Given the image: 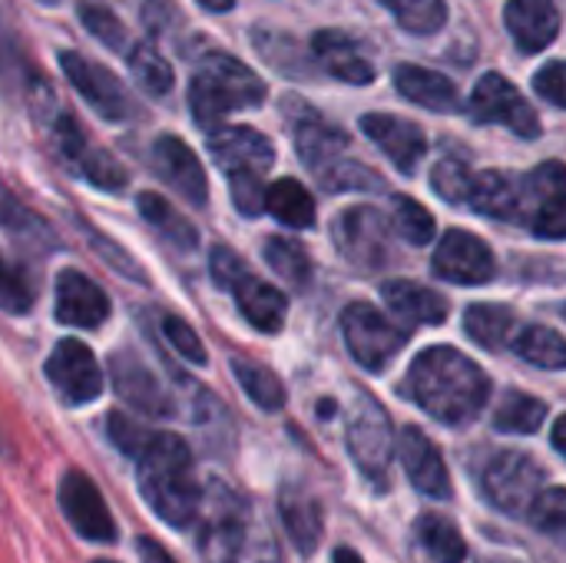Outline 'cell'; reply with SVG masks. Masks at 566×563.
I'll use <instances>...</instances> for the list:
<instances>
[{
    "instance_id": "obj_14",
    "label": "cell",
    "mask_w": 566,
    "mask_h": 563,
    "mask_svg": "<svg viewBox=\"0 0 566 563\" xmlns=\"http://www.w3.org/2000/svg\"><path fill=\"white\" fill-rule=\"evenodd\" d=\"M106 368H109V382H113V392L119 395V402H126L129 408H136L146 418H172L176 415V405H172L166 385L136 352H126V348L116 352Z\"/></svg>"
},
{
    "instance_id": "obj_8",
    "label": "cell",
    "mask_w": 566,
    "mask_h": 563,
    "mask_svg": "<svg viewBox=\"0 0 566 563\" xmlns=\"http://www.w3.org/2000/svg\"><path fill=\"white\" fill-rule=\"evenodd\" d=\"M342 335L352 352V358L365 372H381L391 365V358L405 348L408 332L398 329L391 319H385L375 305L368 302H352L342 312Z\"/></svg>"
},
{
    "instance_id": "obj_44",
    "label": "cell",
    "mask_w": 566,
    "mask_h": 563,
    "mask_svg": "<svg viewBox=\"0 0 566 563\" xmlns=\"http://www.w3.org/2000/svg\"><path fill=\"white\" fill-rule=\"evenodd\" d=\"M159 332H163L166 345H169L179 358H186L189 365H199V368H202V365L209 362L202 338H199V335H196V329H192L189 322H182L179 315H163Z\"/></svg>"
},
{
    "instance_id": "obj_40",
    "label": "cell",
    "mask_w": 566,
    "mask_h": 563,
    "mask_svg": "<svg viewBox=\"0 0 566 563\" xmlns=\"http://www.w3.org/2000/svg\"><path fill=\"white\" fill-rule=\"evenodd\" d=\"M318 183L328 192H378V189H385V179L371 166H365L358 159H348V156L342 163H335L332 169H325L318 176Z\"/></svg>"
},
{
    "instance_id": "obj_3",
    "label": "cell",
    "mask_w": 566,
    "mask_h": 563,
    "mask_svg": "<svg viewBox=\"0 0 566 563\" xmlns=\"http://www.w3.org/2000/svg\"><path fill=\"white\" fill-rule=\"evenodd\" d=\"M30 110L40 123V129L46 133L53 153L76 173L83 176L90 186L96 189H109V192H119L126 186V169L99 146H93V139L86 136V129L76 123V116L56 100V93L36 80L33 83V93H30Z\"/></svg>"
},
{
    "instance_id": "obj_38",
    "label": "cell",
    "mask_w": 566,
    "mask_h": 563,
    "mask_svg": "<svg viewBox=\"0 0 566 563\" xmlns=\"http://www.w3.org/2000/svg\"><path fill=\"white\" fill-rule=\"evenodd\" d=\"M388 7L401 30L415 37H431L448 23V3L444 0H378Z\"/></svg>"
},
{
    "instance_id": "obj_2",
    "label": "cell",
    "mask_w": 566,
    "mask_h": 563,
    "mask_svg": "<svg viewBox=\"0 0 566 563\" xmlns=\"http://www.w3.org/2000/svg\"><path fill=\"white\" fill-rule=\"evenodd\" d=\"M136 481L146 508L163 524L182 531L199 521L202 484L196 481L192 451L179 435L172 431L149 435L146 448L136 458Z\"/></svg>"
},
{
    "instance_id": "obj_15",
    "label": "cell",
    "mask_w": 566,
    "mask_h": 563,
    "mask_svg": "<svg viewBox=\"0 0 566 563\" xmlns=\"http://www.w3.org/2000/svg\"><path fill=\"white\" fill-rule=\"evenodd\" d=\"M60 511L70 528L90 544H113L116 521L99 494V488L83 471H66L60 481Z\"/></svg>"
},
{
    "instance_id": "obj_54",
    "label": "cell",
    "mask_w": 566,
    "mask_h": 563,
    "mask_svg": "<svg viewBox=\"0 0 566 563\" xmlns=\"http://www.w3.org/2000/svg\"><path fill=\"white\" fill-rule=\"evenodd\" d=\"M199 7H206V10H212V13H226V10L235 7V0H199Z\"/></svg>"
},
{
    "instance_id": "obj_9",
    "label": "cell",
    "mask_w": 566,
    "mask_h": 563,
    "mask_svg": "<svg viewBox=\"0 0 566 563\" xmlns=\"http://www.w3.org/2000/svg\"><path fill=\"white\" fill-rule=\"evenodd\" d=\"M481 488L497 511L517 518L527 514L544 491V468L524 451H497L481 475Z\"/></svg>"
},
{
    "instance_id": "obj_56",
    "label": "cell",
    "mask_w": 566,
    "mask_h": 563,
    "mask_svg": "<svg viewBox=\"0 0 566 563\" xmlns=\"http://www.w3.org/2000/svg\"><path fill=\"white\" fill-rule=\"evenodd\" d=\"M0 458H10V445L3 441V435H0Z\"/></svg>"
},
{
    "instance_id": "obj_6",
    "label": "cell",
    "mask_w": 566,
    "mask_h": 563,
    "mask_svg": "<svg viewBox=\"0 0 566 563\" xmlns=\"http://www.w3.org/2000/svg\"><path fill=\"white\" fill-rule=\"evenodd\" d=\"M345 441H348V455H352L355 468L368 481L385 484L388 471H391V458H395V431H391L388 411L375 402V395H368V392L355 395V402L348 408Z\"/></svg>"
},
{
    "instance_id": "obj_28",
    "label": "cell",
    "mask_w": 566,
    "mask_h": 563,
    "mask_svg": "<svg viewBox=\"0 0 566 563\" xmlns=\"http://www.w3.org/2000/svg\"><path fill=\"white\" fill-rule=\"evenodd\" d=\"M381 295H385V305L408 325H441L451 312L444 295L418 285V282H408V279L385 282Z\"/></svg>"
},
{
    "instance_id": "obj_26",
    "label": "cell",
    "mask_w": 566,
    "mask_h": 563,
    "mask_svg": "<svg viewBox=\"0 0 566 563\" xmlns=\"http://www.w3.org/2000/svg\"><path fill=\"white\" fill-rule=\"evenodd\" d=\"M229 292H232V299H235L242 319H245L252 329L269 332V335H272V332H282L285 315H289V299H285L275 285L255 279V275L245 269V272L229 285Z\"/></svg>"
},
{
    "instance_id": "obj_59",
    "label": "cell",
    "mask_w": 566,
    "mask_h": 563,
    "mask_svg": "<svg viewBox=\"0 0 566 563\" xmlns=\"http://www.w3.org/2000/svg\"><path fill=\"white\" fill-rule=\"evenodd\" d=\"M99 563H106V561H99Z\"/></svg>"
},
{
    "instance_id": "obj_21",
    "label": "cell",
    "mask_w": 566,
    "mask_h": 563,
    "mask_svg": "<svg viewBox=\"0 0 566 563\" xmlns=\"http://www.w3.org/2000/svg\"><path fill=\"white\" fill-rule=\"evenodd\" d=\"M106 292L80 269H63L56 275V322L70 329H99L109 319Z\"/></svg>"
},
{
    "instance_id": "obj_5",
    "label": "cell",
    "mask_w": 566,
    "mask_h": 563,
    "mask_svg": "<svg viewBox=\"0 0 566 563\" xmlns=\"http://www.w3.org/2000/svg\"><path fill=\"white\" fill-rule=\"evenodd\" d=\"M209 153L229 179L232 202L242 216H259L265 209L262 176L275 163V146L252 126H219L209 136Z\"/></svg>"
},
{
    "instance_id": "obj_23",
    "label": "cell",
    "mask_w": 566,
    "mask_h": 563,
    "mask_svg": "<svg viewBox=\"0 0 566 563\" xmlns=\"http://www.w3.org/2000/svg\"><path fill=\"white\" fill-rule=\"evenodd\" d=\"M292 133H295V149H298V159L315 173V179L332 169L335 163L345 159L348 153V133L332 126L328 119H322L315 110L302 106V113L295 116L292 123Z\"/></svg>"
},
{
    "instance_id": "obj_37",
    "label": "cell",
    "mask_w": 566,
    "mask_h": 563,
    "mask_svg": "<svg viewBox=\"0 0 566 563\" xmlns=\"http://www.w3.org/2000/svg\"><path fill=\"white\" fill-rule=\"evenodd\" d=\"M464 329L478 345L501 348V345H507L511 332L517 329V319L504 305H471L464 312Z\"/></svg>"
},
{
    "instance_id": "obj_24",
    "label": "cell",
    "mask_w": 566,
    "mask_h": 563,
    "mask_svg": "<svg viewBox=\"0 0 566 563\" xmlns=\"http://www.w3.org/2000/svg\"><path fill=\"white\" fill-rule=\"evenodd\" d=\"M504 23L524 53H541L560 33V10L557 0H507Z\"/></svg>"
},
{
    "instance_id": "obj_31",
    "label": "cell",
    "mask_w": 566,
    "mask_h": 563,
    "mask_svg": "<svg viewBox=\"0 0 566 563\" xmlns=\"http://www.w3.org/2000/svg\"><path fill=\"white\" fill-rule=\"evenodd\" d=\"M229 368H232L239 388L245 392V398H249L255 408H262V411H279V408L285 405V385H282V378H279L272 368H265V365H259V362H249V358H232Z\"/></svg>"
},
{
    "instance_id": "obj_45",
    "label": "cell",
    "mask_w": 566,
    "mask_h": 563,
    "mask_svg": "<svg viewBox=\"0 0 566 563\" xmlns=\"http://www.w3.org/2000/svg\"><path fill=\"white\" fill-rule=\"evenodd\" d=\"M33 309V289L30 282L20 275L17 265H10L0 256V312L7 315H27Z\"/></svg>"
},
{
    "instance_id": "obj_49",
    "label": "cell",
    "mask_w": 566,
    "mask_h": 563,
    "mask_svg": "<svg viewBox=\"0 0 566 563\" xmlns=\"http://www.w3.org/2000/svg\"><path fill=\"white\" fill-rule=\"evenodd\" d=\"M0 226L10 232H30L36 229V216L0 183Z\"/></svg>"
},
{
    "instance_id": "obj_52",
    "label": "cell",
    "mask_w": 566,
    "mask_h": 563,
    "mask_svg": "<svg viewBox=\"0 0 566 563\" xmlns=\"http://www.w3.org/2000/svg\"><path fill=\"white\" fill-rule=\"evenodd\" d=\"M136 551H139V561L143 563H176L166 548H159V544L149 541V538H139V541H136Z\"/></svg>"
},
{
    "instance_id": "obj_43",
    "label": "cell",
    "mask_w": 566,
    "mask_h": 563,
    "mask_svg": "<svg viewBox=\"0 0 566 563\" xmlns=\"http://www.w3.org/2000/svg\"><path fill=\"white\" fill-rule=\"evenodd\" d=\"M527 521L554 538L566 534V488H544L527 511Z\"/></svg>"
},
{
    "instance_id": "obj_53",
    "label": "cell",
    "mask_w": 566,
    "mask_h": 563,
    "mask_svg": "<svg viewBox=\"0 0 566 563\" xmlns=\"http://www.w3.org/2000/svg\"><path fill=\"white\" fill-rule=\"evenodd\" d=\"M554 448H557V451L566 458V415L557 421V425H554Z\"/></svg>"
},
{
    "instance_id": "obj_13",
    "label": "cell",
    "mask_w": 566,
    "mask_h": 563,
    "mask_svg": "<svg viewBox=\"0 0 566 563\" xmlns=\"http://www.w3.org/2000/svg\"><path fill=\"white\" fill-rule=\"evenodd\" d=\"M332 239H335L338 252L358 269L371 272V269H381L391 259L388 222L371 206H352V209L338 212V219L332 222Z\"/></svg>"
},
{
    "instance_id": "obj_29",
    "label": "cell",
    "mask_w": 566,
    "mask_h": 563,
    "mask_svg": "<svg viewBox=\"0 0 566 563\" xmlns=\"http://www.w3.org/2000/svg\"><path fill=\"white\" fill-rule=\"evenodd\" d=\"M136 206H139L143 222H146L149 229H156L169 246H176V249H182V252H189V249L199 246L196 226H192L166 196H159V192H139V196H136Z\"/></svg>"
},
{
    "instance_id": "obj_1",
    "label": "cell",
    "mask_w": 566,
    "mask_h": 563,
    "mask_svg": "<svg viewBox=\"0 0 566 563\" xmlns=\"http://www.w3.org/2000/svg\"><path fill=\"white\" fill-rule=\"evenodd\" d=\"M408 395L434 421L468 428L491 398V382L478 362L451 345L424 348L408 368Z\"/></svg>"
},
{
    "instance_id": "obj_55",
    "label": "cell",
    "mask_w": 566,
    "mask_h": 563,
    "mask_svg": "<svg viewBox=\"0 0 566 563\" xmlns=\"http://www.w3.org/2000/svg\"><path fill=\"white\" fill-rule=\"evenodd\" d=\"M335 563H361V557L355 551H348V548H338L335 551Z\"/></svg>"
},
{
    "instance_id": "obj_19",
    "label": "cell",
    "mask_w": 566,
    "mask_h": 563,
    "mask_svg": "<svg viewBox=\"0 0 566 563\" xmlns=\"http://www.w3.org/2000/svg\"><path fill=\"white\" fill-rule=\"evenodd\" d=\"M468 206L488 219L501 222H531V202H527V183L514 173H474Z\"/></svg>"
},
{
    "instance_id": "obj_4",
    "label": "cell",
    "mask_w": 566,
    "mask_h": 563,
    "mask_svg": "<svg viewBox=\"0 0 566 563\" xmlns=\"http://www.w3.org/2000/svg\"><path fill=\"white\" fill-rule=\"evenodd\" d=\"M265 103V83L255 70L229 53H209L192 83H189V110L202 129H219L229 113L255 110Z\"/></svg>"
},
{
    "instance_id": "obj_18",
    "label": "cell",
    "mask_w": 566,
    "mask_h": 563,
    "mask_svg": "<svg viewBox=\"0 0 566 563\" xmlns=\"http://www.w3.org/2000/svg\"><path fill=\"white\" fill-rule=\"evenodd\" d=\"M361 133L395 163L398 173L411 176L428 153V136L418 123L395 113H365Z\"/></svg>"
},
{
    "instance_id": "obj_30",
    "label": "cell",
    "mask_w": 566,
    "mask_h": 563,
    "mask_svg": "<svg viewBox=\"0 0 566 563\" xmlns=\"http://www.w3.org/2000/svg\"><path fill=\"white\" fill-rule=\"evenodd\" d=\"M265 209L289 229L315 226V199L298 179H279L265 189Z\"/></svg>"
},
{
    "instance_id": "obj_32",
    "label": "cell",
    "mask_w": 566,
    "mask_h": 563,
    "mask_svg": "<svg viewBox=\"0 0 566 563\" xmlns=\"http://www.w3.org/2000/svg\"><path fill=\"white\" fill-rule=\"evenodd\" d=\"M514 352L544 372H564L566 368V338L547 325H524L514 338Z\"/></svg>"
},
{
    "instance_id": "obj_20",
    "label": "cell",
    "mask_w": 566,
    "mask_h": 563,
    "mask_svg": "<svg viewBox=\"0 0 566 563\" xmlns=\"http://www.w3.org/2000/svg\"><path fill=\"white\" fill-rule=\"evenodd\" d=\"M398 455H401V465L411 478V484L431 498V501H448L451 498V475H448V465L438 451V445L415 425H408L401 435H398Z\"/></svg>"
},
{
    "instance_id": "obj_42",
    "label": "cell",
    "mask_w": 566,
    "mask_h": 563,
    "mask_svg": "<svg viewBox=\"0 0 566 563\" xmlns=\"http://www.w3.org/2000/svg\"><path fill=\"white\" fill-rule=\"evenodd\" d=\"M471 183H474V173L468 169V163H464V159H454V156L441 159V163L434 166V173H431V186H434V192H438L441 199L454 202V206L468 202Z\"/></svg>"
},
{
    "instance_id": "obj_10",
    "label": "cell",
    "mask_w": 566,
    "mask_h": 563,
    "mask_svg": "<svg viewBox=\"0 0 566 563\" xmlns=\"http://www.w3.org/2000/svg\"><path fill=\"white\" fill-rule=\"evenodd\" d=\"M43 375H46V385L56 392V398L70 408L96 402L106 388V375H103L96 355L80 338L56 342L53 352L46 355Z\"/></svg>"
},
{
    "instance_id": "obj_17",
    "label": "cell",
    "mask_w": 566,
    "mask_h": 563,
    "mask_svg": "<svg viewBox=\"0 0 566 563\" xmlns=\"http://www.w3.org/2000/svg\"><path fill=\"white\" fill-rule=\"evenodd\" d=\"M153 169L159 173V179L176 189L189 206L202 209L209 202V179L206 169L199 163V156L172 133L159 136L153 143Z\"/></svg>"
},
{
    "instance_id": "obj_33",
    "label": "cell",
    "mask_w": 566,
    "mask_h": 563,
    "mask_svg": "<svg viewBox=\"0 0 566 563\" xmlns=\"http://www.w3.org/2000/svg\"><path fill=\"white\" fill-rule=\"evenodd\" d=\"M415 534H418V544L428 551V557L434 563H464L468 557V544H464L458 524L441 514H424L418 521Z\"/></svg>"
},
{
    "instance_id": "obj_22",
    "label": "cell",
    "mask_w": 566,
    "mask_h": 563,
    "mask_svg": "<svg viewBox=\"0 0 566 563\" xmlns=\"http://www.w3.org/2000/svg\"><path fill=\"white\" fill-rule=\"evenodd\" d=\"M279 518L285 524L289 541L295 544V551L302 557H312L322 544L325 534V514H322V501L298 481H285L279 491Z\"/></svg>"
},
{
    "instance_id": "obj_51",
    "label": "cell",
    "mask_w": 566,
    "mask_h": 563,
    "mask_svg": "<svg viewBox=\"0 0 566 563\" xmlns=\"http://www.w3.org/2000/svg\"><path fill=\"white\" fill-rule=\"evenodd\" d=\"M245 269H249V265H245V262L229 249V246H216V249H212V256H209V272H212V279H216L222 289H229V285H232Z\"/></svg>"
},
{
    "instance_id": "obj_7",
    "label": "cell",
    "mask_w": 566,
    "mask_h": 563,
    "mask_svg": "<svg viewBox=\"0 0 566 563\" xmlns=\"http://www.w3.org/2000/svg\"><path fill=\"white\" fill-rule=\"evenodd\" d=\"M199 557L202 563H239L245 544V508L235 491H229L222 481H212L209 491H202L199 508Z\"/></svg>"
},
{
    "instance_id": "obj_36",
    "label": "cell",
    "mask_w": 566,
    "mask_h": 563,
    "mask_svg": "<svg viewBox=\"0 0 566 563\" xmlns=\"http://www.w3.org/2000/svg\"><path fill=\"white\" fill-rule=\"evenodd\" d=\"M123 56H126V63H129V70H133V80L139 83L143 93H149V96H166V93L172 90V83H176L172 66L166 63V56H163L153 43H133Z\"/></svg>"
},
{
    "instance_id": "obj_12",
    "label": "cell",
    "mask_w": 566,
    "mask_h": 563,
    "mask_svg": "<svg viewBox=\"0 0 566 563\" xmlns=\"http://www.w3.org/2000/svg\"><path fill=\"white\" fill-rule=\"evenodd\" d=\"M60 70L96 116H103L106 123L129 119V113H133L129 93L116 73H109L106 66H99L96 60H90L76 50H60Z\"/></svg>"
},
{
    "instance_id": "obj_47",
    "label": "cell",
    "mask_w": 566,
    "mask_h": 563,
    "mask_svg": "<svg viewBox=\"0 0 566 563\" xmlns=\"http://www.w3.org/2000/svg\"><path fill=\"white\" fill-rule=\"evenodd\" d=\"M106 435H109V441L126 455V458H139V451L146 448V441H149V435L153 431H143L136 421H129L126 415H119V411H113L109 418H106Z\"/></svg>"
},
{
    "instance_id": "obj_41",
    "label": "cell",
    "mask_w": 566,
    "mask_h": 563,
    "mask_svg": "<svg viewBox=\"0 0 566 563\" xmlns=\"http://www.w3.org/2000/svg\"><path fill=\"white\" fill-rule=\"evenodd\" d=\"M76 13H80V23H83L99 43H106V46L116 50V53H126V50H129V33H126L123 20H119L109 7L93 3V0H83V3L76 7Z\"/></svg>"
},
{
    "instance_id": "obj_46",
    "label": "cell",
    "mask_w": 566,
    "mask_h": 563,
    "mask_svg": "<svg viewBox=\"0 0 566 563\" xmlns=\"http://www.w3.org/2000/svg\"><path fill=\"white\" fill-rule=\"evenodd\" d=\"M86 229V236H90V249L96 252V259H103L106 262V269H113V272H119L123 279H136V282H146V272L139 269V262L133 259V256H126L113 239H106V236H99L96 229H90V226H83Z\"/></svg>"
},
{
    "instance_id": "obj_11",
    "label": "cell",
    "mask_w": 566,
    "mask_h": 563,
    "mask_svg": "<svg viewBox=\"0 0 566 563\" xmlns=\"http://www.w3.org/2000/svg\"><path fill=\"white\" fill-rule=\"evenodd\" d=\"M468 110L484 126H507L521 139H537L541 136V116H537V110L501 73H484L474 83V93H471Z\"/></svg>"
},
{
    "instance_id": "obj_58",
    "label": "cell",
    "mask_w": 566,
    "mask_h": 563,
    "mask_svg": "<svg viewBox=\"0 0 566 563\" xmlns=\"http://www.w3.org/2000/svg\"><path fill=\"white\" fill-rule=\"evenodd\" d=\"M564 319H566V305H564Z\"/></svg>"
},
{
    "instance_id": "obj_35",
    "label": "cell",
    "mask_w": 566,
    "mask_h": 563,
    "mask_svg": "<svg viewBox=\"0 0 566 563\" xmlns=\"http://www.w3.org/2000/svg\"><path fill=\"white\" fill-rule=\"evenodd\" d=\"M547 405L527 392H507L504 402L494 411V428L504 435H534L544 428Z\"/></svg>"
},
{
    "instance_id": "obj_27",
    "label": "cell",
    "mask_w": 566,
    "mask_h": 563,
    "mask_svg": "<svg viewBox=\"0 0 566 563\" xmlns=\"http://www.w3.org/2000/svg\"><path fill=\"white\" fill-rule=\"evenodd\" d=\"M395 86L405 100H411L424 110H434V113H458L461 110L458 86L438 70H428L418 63H401L395 70Z\"/></svg>"
},
{
    "instance_id": "obj_34",
    "label": "cell",
    "mask_w": 566,
    "mask_h": 563,
    "mask_svg": "<svg viewBox=\"0 0 566 563\" xmlns=\"http://www.w3.org/2000/svg\"><path fill=\"white\" fill-rule=\"evenodd\" d=\"M262 256H265L269 269L282 282H289L292 289H305L312 282V259H308L302 242L285 239V236H272V239H265Z\"/></svg>"
},
{
    "instance_id": "obj_48",
    "label": "cell",
    "mask_w": 566,
    "mask_h": 563,
    "mask_svg": "<svg viewBox=\"0 0 566 563\" xmlns=\"http://www.w3.org/2000/svg\"><path fill=\"white\" fill-rule=\"evenodd\" d=\"M534 90H537L547 103L566 110V60H551L544 70H537V73H534Z\"/></svg>"
},
{
    "instance_id": "obj_57",
    "label": "cell",
    "mask_w": 566,
    "mask_h": 563,
    "mask_svg": "<svg viewBox=\"0 0 566 563\" xmlns=\"http://www.w3.org/2000/svg\"><path fill=\"white\" fill-rule=\"evenodd\" d=\"M40 3H56V0H40Z\"/></svg>"
},
{
    "instance_id": "obj_16",
    "label": "cell",
    "mask_w": 566,
    "mask_h": 563,
    "mask_svg": "<svg viewBox=\"0 0 566 563\" xmlns=\"http://www.w3.org/2000/svg\"><path fill=\"white\" fill-rule=\"evenodd\" d=\"M434 275L454 285H484L497 275L494 252L488 242L464 229H448L434 252Z\"/></svg>"
},
{
    "instance_id": "obj_25",
    "label": "cell",
    "mask_w": 566,
    "mask_h": 563,
    "mask_svg": "<svg viewBox=\"0 0 566 563\" xmlns=\"http://www.w3.org/2000/svg\"><path fill=\"white\" fill-rule=\"evenodd\" d=\"M312 53L325 66V73H332L342 83L365 86L375 80L371 60L365 56L361 43L355 37H348L345 30H318L312 37Z\"/></svg>"
},
{
    "instance_id": "obj_39",
    "label": "cell",
    "mask_w": 566,
    "mask_h": 563,
    "mask_svg": "<svg viewBox=\"0 0 566 563\" xmlns=\"http://www.w3.org/2000/svg\"><path fill=\"white\" fill-rule=\"evenodd\" d=\"M391 226L411 246H428L434 239V216L411 196H395L391 199Z\"/></svg>"
},
{
    "instance_id": "obj_50",
    "label": "cell",
    "mask_w": 566,
    "mask_h": 563,
    "mask_svg": "<svg viewBox=\"0 0 566 563\" xmlns=\"http://www.w3.org/2000/svg\"><path fill=\"white\" fill-rule=\"evenodd\" d=\"M531 229L544 239H566V192L551 199L531 222Z\"/></svg>"
}]
</instances>
